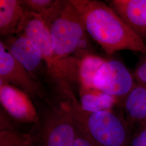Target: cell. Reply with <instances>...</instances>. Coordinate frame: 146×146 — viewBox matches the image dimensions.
Segmentation results:
<instances>
[{"instance_id":"cell-2","label":"cell","mask_w":146,"mask_h":146,"mask_svg":"<svg viewBox=\"0 0 146 146\" xmlns=\"http://www.w3.org/2000/svg\"><path fill=\"white\" fill-rule=\"evenodd\" d=\"M56 101L70 115L76 127L98 146H129L131 125L113 110H84L70 87L60 89Z\"/></svg>"},{"instance_id":"cell-6","label":"cell","mask_w":146,"mask_h":146,"mask_svg":"<svg viewBox=\"0 0 146 146\" xmlns=\"http://www.w3.org/2000/svg\"><path fill=\"white\" fill-rule=\"evenodd\" d=\"M0 81L20 89L34 99H42L44 93L37 79L33 76L0 42Z\"/></svg>"},{"instance_id":"cell-11","label":"cell","mask_w":146,"mask_h":146,"mask_svg":"<svg viewBox=\"0 0 146 146\" xmlns=\"http://www.w3.org/2000/svg\"><path fill=\"white\" fill-rule=\"evenodd\" d=\"M27 9L21 0H0V34L11 36L19 33Z\"/></svg>"},{"instance_id":"cell-1","label":"cell","mask_w":146,"mask_h":146,"mask_svg":"<svg viewBox=\"0 0 146 146\" xmlns=\"http://www.w3.org/2000/svg\"><path fill=\"white\" fill-rule=\"evenodd\" d=\"M70 1L87 34L106 54L125 50L146 54V42L108 4L96 0Z\"/></svg>"},{"instance_id":"cell-8","label":"cell","mask_w":146,"mask_h":146,"mask_svg":"<svg viewBox=\"0 0 146 146\" xmlns=\"http://www.w3.org/2000/svg\"><path fill=\"white\" fill-rule=\"evenodd\" d=\"M20 33L29 38L40 49L49 72L54 64L52 39L42 15L27 10L20 27Z\"/></svg>"},{"instance_id":"cell-19","label":"cell","mask_w":146,"mask_h":146,"mask_svg":"<svg viewBox=\"0 0 146 146\" xmlns=\"http://www.w3.org/2000/svg\"><path fill=\"white\" fill-rule=\"evenodd\" d=\"M11 119L13 118L5 111L1 110L0 131H20Z\"/></svg>"},{"instance_id":"cell-15","label":"cell","mask_w":146,"mask_h":146,"mask_svg":"<svg viewBox=\"0 0 146 146\" xmlns=\"http://www.w3.org/2000/svg\"><path fill=\"white\" fill-rule=\"evenodd\" d=\"M29 140L28 132L0 131V146H28Z\"/></svg>"},{"instance_id":"cell-4","label":"cell","mask_w":146,"mask_h":146,"mask_svg":"<svg viewBox=\"0 0 146 146\" xmlns=\"http://www.w3.org/2000/svg\"><path fill=\"white\" fill-rule=\"evenodd\" d=\"M38 114V120L28 131V146H74L76 126L56 101H47Z\"/></svg>"},{"instance_id":"cell-14","label":"cell","mask_w":146,"mask_h":146,"mask_svg":"<svg viewBox=\"0 0 146 146\" xmlns=\"http://www.w3.org/2000/svg\"><path fill=\"white\" fill-rule=\"evenodd\" d=\"M106 60L96 54H88L80 58L78 63V82L80 85L95 88L93 78Z\"/></svg>"},{"instance_id":"cell-9","label":"cell","mask_w":146,"mask_h":146,"mask_svg":"<svg viewBox=\"0 0 146 146\" xmlns=\"http://www.w3.org/2000/svg\"><path fill=\"white\" fill-rule=\"evenodd\" d=\"M3 42L13 57L37 79L36 73L44 62L41 51L36 45L22 34L11 35Z\"/></svg>"},{"instance_id":"cell-10","label":"cell","mask_w":146,"mask_h":146,"mask_svg":"<svg viewBox=\"0 0 146 146\" xmlns=\"http://www.w3.org/2000/svg\"><path fill=\"white\" fill-rule=\"evenodd\" d=\"M107 4L146 42V0H111Z\"/></svg>"},{"instance_id":"cell-12","label":"cell","mask_w":146,"mask_h":146,"mask_svg":"<svg viewBox=\"0 0 146 146\" xmlns=\"http://www.w3.org/2000/svg\"><path fill=\"white\" fill-rule=\"evenodd\" d=\"M121 105L131 127L146 122V84L137 82L126 96Z\"/></svg>"},{"instance_id":"cell-7","label":"cell","mask_w":146,"mask_h":146,"mask_svg":"<svg viewBox=\"0 0 146 146\" xmlns=\"http://www.w3.org/2000/svg\"><path fill=\"white\" fill-rule=\"evenodd\" d=\"M0 101L5 112L17 122L34 124L38 114L31 98L25 92L0 81Z\"/></svg>"},{"instance_id":"cell-17","label":"cell","mask_w":146,"mask_h":146,"mask_svg":"<svg viewBox=\"0 0 146 146\" xmlns=\"http://www.w3.org/2000/svg\"><path fill=\"white\" fill-rule=\"evenodd\" d=\"M129 146H146V122L139 124L132 133Z\"/></svg>"},{"instance_id":"cell-3","label":"cell","mask_w":146,"mask_h":146,"mask_svg":"<svg viewBox=\"0 0 146 146\" xmlns=\"http://www.w3.org/2000/svg\"><path fill=\"white\" fill-rule=\"evenodd\" d=\"M42 16L52 39V67L57 61L68 58L73 53L78 58L94 54L78 11L70 0H57L55 5Z\"/></svg>"},{"instance_id":"cell-20","label":"cell","mask_w":146,"mask_h":146,"mask_svg":"<svg viewBox=\"0 0 146 146\" xmlns=\"http://www.w3.org/2000/svg\"><path fill=\"white\" fill-rule=\"evenodd\" d=\"M74 146H99L76 127V135Z\"/></svg>"},{"instance_id":"cell-13","label":"cell","mask_w":146,"mask_h":146,"mask_svg":"<svg viewBox=\"0 0 146 146\" xmlns=\"http://www.w3.org/2000/svg\"><path fill=\"white\" fill-rule=\"evenodd\" d=\"M80 104L83 110L90 112L113 110L118 103L114 98L92 87L80 85Z\"/></svg>"},{"instance_id":"cell-5","label":"cell","mask_w":146,"mask_h":146,"mask_svg":"<svg viewBox=\"0 0 146 146\" xmlns=\"http://www.w3.org/2000/svg\"><path fill=\"white\" fill-rule=\"evenodd\" d=\"M136 83L134 73L117 60H106L93 78L94 87L121 104Z\"/></svg>"},{"instance_id":"cell-16","label":"cell","mask_w":146,"mask_h":146,"mask_svg":"<svg viewBox=\"0 0 146 146\" xmlns=\"http://www.w3.org/2000/svg\"><path fill=\"white\" fill-rule=\"evenodd\" d=\"M57 0H21V3L27 11L43 15L49 11Z\"/></svg>"},{"instance_id":"cell-18","label":"cell","mask_w":146,"mask_h":146,"mask_svg":"<svg viewBox=\"0 0 146 146\" xmlns=\"http://www.w3.org/2000/svg\"><path fill=\"white\" fill-rule=\"evenodd\" d=\"M133 73L137 82L146 84V53L142 54Z\"/></svg>"}]
</instances>
